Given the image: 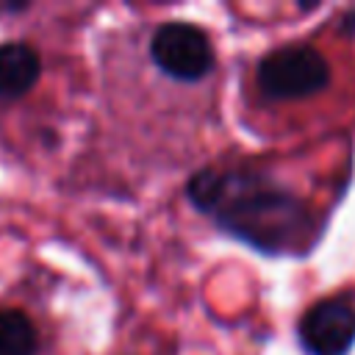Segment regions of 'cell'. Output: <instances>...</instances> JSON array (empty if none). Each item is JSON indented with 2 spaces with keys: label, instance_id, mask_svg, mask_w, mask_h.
I'll return each mask as SVG.
<instances>
[{
  "label": "cell",
  "instance_id": "277c9868",
  "mask_svg": "<svg viewBox=\"0 0 355 355\" xmlns=\"http://www.w3.org/2000/svg\"><path fill=\"white\" fill-rule=\"evenodd\" d=\"M300 341L311 355H347L355 344V305L344 297L311 305L300 322Z\"/></svg>",
  "mask_w": 355,
  "mask_h": 355
},
{
  "label": "cell",
  "instance_id": "6da1fadb",
  "mask_svg": "<svg viewBox=\"0 0 355 355\" xmlns=\"http://www.w3.org/2000/svg\"><path fill=\"white\" fill-rule=\"evenodd\" d=\"M186 191L197 211L214 216L222 230L261 252L300 255L313 247L316 222L311 208L258 172L200 169Z\"/></svg>",
  "mask_w": 355,
  "mask_h": 355
},
{
  "label": "cell",
  "instance_id": "3957f363",
  "mask_svg": "<svg viewBox=\"0 0 355 355\" xmlns=\"http://www.w3.org/2000/svg\"><path fill=\"white\" fill-rule=\"evenodd\" d=\"M150 58L155 61V67L175 78V80H186L194 83L200 78H205L214 67V47L211 39L205 36V31H200L191 22H164L153 39H150Z\"/></svg>",
  "mask_w": 355,
  "mask_h": 355
},
{
  "label": "cell",
  "instance_id": "52a82bcc",
  "mask_svg": "<svg viewBox=\"0 0 355 355\" xmlns=\"http://www.w3.org/2000/svg\"><path fill=\"white\" fill-rule=\"evenodd\" d=\"M341 28H344L349 36H355V8L344 14V19H341Z\"/></svg>",
  "mask_w": 355,
  "mask_h": 355
},
{
  "label": "cell",
  "instance_id": "7a4b0ae2",
  "mask_svg": "<svg viewBox=\"0 0 355 355\" xmlns=\"http://www.w3.org/2000/svg\"><path fill=\"white\" fill-rule=\"evenodd\" d=\"M330 83L327 58L311 44H286L258 64V86L272 100H300Z\"/></svg>",
  "mask_w": 355,
  "mask_h": 355
},
{
  "label": "cell",
  "instance_id": "5b68a950",
  "mask_svg": "<svg viewBox=\"0 0 355 355\" xmlns=\"http://www.w3.org/2000/svg\"><path fill=\"white\" fill-rule=\"evenodd\" d=\"M42 72L39 53L25 42L0 44V100H17L28 94Z\"/></svg>",
  "mask_w": 355,
  "mask_h": 355
},
{
  "label": "cell",
  "instance_id": "8992f818",
  "mask_svg": "<svg viewBox=\"0 0 355 355\" xmlns=\"http://www.w3.org/2000/svg\"><path fill=\"white\" fill-rule=\"evenodd\" d=\"M39 338L22 311H0V355H36Z\"/></svg>",
  "mask_w": 355,
  "mask_h": 355
}]
</instances>
